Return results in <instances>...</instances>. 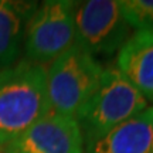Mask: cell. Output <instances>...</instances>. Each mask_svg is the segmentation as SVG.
<instances>
[{
	"label": "cell",
	"mask_w": 153,
	"mask_h": 153,
	"mask_svg": "<svg viewBox=\"0 0 153 153\" xmlns=\"http://www.w3.org/2000/svg\"><path fill=\"white\" fill-rule=\"evenodd\" d=\"M50 112L47 65L22 60L0 70V148Z\"/></svg>",
	"instance_id": "6da1fadb"
},
{
	"label": "cell",
	"mask_w": 153,
	"mask_h": 153,
	"mask_svg": "<svg viewBox=\"0 0 153 153\" xmlns=\"http://www.w3.org/2000/svg\"><path fill=\"white\" fill-rule=\"evenodd\" d=\"M148 108V99L116 67L104 68L97 91L76 119L84 148Z\"/></svg>",
	"instance_id": "7a4b0ae2"
},
{
	"label": "cell",
	"mask_w": 153,
	"mask_h": 153,
	"mask_svg": "<svg viewBox=\"0 0 153 153\" xmlns=\"http://www.w3.org/2000/svg\"><path fill=\"white\" fill-rule=\"evenodd\" d=\"M104 67L75 44L47 67L51 112L74 119L84 111L101 82Z\"/></svg>",
	"instance_id": "3957f363"
},
{
	"label": "cell",
	"mask_w": 153,
	"mask_h": 153,
	"mask_svg": "<svg viewBox=\"0 0 153 153\" xmlns=\"http://www.w3.org/2000/svg\"><path fill=\"white\" fill-rule=\"evenodd\" d=\"M75 1L45 0L36 7L24 33V60L45 65L75 44Z\"/></svg>",
	"instance_id": "277c9868"
},
{
	"label": "cell",
	"mask_w": 153,
	"mask_h": 153,
	"mask_svg": "<svg viewBox=\"0 0 153 153\" xmlns=\"http://www.w3.org/2000/svg\"><path fill=\"white\" fill-rule=\"evenodd\" d=\"M75 45L94 58L115 55L132 36L119 0L75 1Z\"/></svg>",
	"instance_id": "5b68a950"
},
{
	"label": "cell",
	"mask_w": 153,
	"mask_h": 153,
	"mask_svg": "<svg viewBox=\"0 0 153 153\" xmlns=\"http://www.w3.org/2000/svg\"><path fill=\"white\" fill-rule=\"evenodd\" d=\"M1 149L4 153H84V139L76 119L50 112Z\"/></svg>",
	"instance_id": "8992f818"
},
{
	"label": "cell",
	"mask_w": 153,
	"mask_h": 153,
	"mask_svg": "<svg viewBox=\"0 0 153 153\" xmlns=\"http://www.w3.org/2000/svg\"><path fill=\"white\" fill-rule=\"evenodd\" d=\"M116 68L153 104V30H136L116 55Z\"/></svg>",
	"instance_id": "52a82bcc"
},
{
	"label": "cell",
	"mask_w": 153,
	"mask_h": 153,
	"mask_svg": "<svg viewBox=\"0 0 153 153\" xmlns=\"http://www.w3.org/2000/svg\"><path fill=\"white\" fill-rule=\"evenodd\" d=\"M153 105L88 145L85 153H152Z\"/></svg>",
	"instance_id": "ba28073f"
},
{
	"label": "cell",
	"mask_w": 153,
	"mask_h": 153,
	"mask_svg": "<svg viewBox=\"0 0 153 153\" xmlns=\"http://www.w3.org/2000/svg\"><path fill=\"white\" fill-rule=\"evenodd\" d=\"M37 6L36 1L0 0V70L17 62L26 26Z\"/></svg>",
	"instance_id": "9c48e42d"
},
{
	"label": "cell",
	"mask_w": 153,
	"mask_h": 153,
	"mask_svg": "<svg viewBox=\"0 0 153 153\" xmlns=\"http://www.w3.org/2000/svg\"><path fill=\"white\" fill-rule=\"evenodd\" d=\"M119 6L132 28L153 30V0H119Z\"/></svg>",
	"instance_id": "30bf717a"
},
{
	"label": "cell",
	"mask_w": 153,
	"mask_h": 153,
	"mask_svg": "<svg viewBox=\"0 0 153 153\" xmlns=\"http://www.w3.org/2000/svg\"><path fill=\"white\" fill-rule=\"evenodd\" d=\"M0 153H4V152H3V149H1V148H0Z\"/></svg>",
	"instance_id": "8fae6325"
},
{
	"label": "cell",
	"mask_w": 153,
	"mask_h": 153,
	"mask_svg": "<svg viewBox=\"0 0 153 153\" xmlns=\"http://www.w3.org/2000/svg\"><path fill=\"white\" fill-rule=\"evenodd\" d=\"M152 153H153V143H152Z\"/></svg>",
	"instance_id": "7c38bea8"
}]
</instances>
